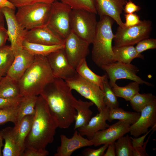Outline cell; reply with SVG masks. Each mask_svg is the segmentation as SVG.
<instances>
[{"label":"cell","instance_id":"681fc988","mask_svg":"<svg viewBox=\"0 0 156 156\" xmlns=\"http://www.w3.org/2000/svg\"><path fill=\"white\" fill-rule=\"evenodd\" d=\"M4 16L1 8L0 7V29L4 28Z\"/></svg>","mask_w":156,"mask_h":156},{"label":"cell","instance_id":"7c38bea8","mask_svg":"<svg viewBox=\"0 0 156 156\" xmlns=\"http://www.w3.org/2000/svg\"><path fill=\"white\" fill-rule=\"evenodd\" d=\"M1 9L7 23L8 39L14 55L23 49V44L27 30L23 28L17 21L15 10L8 7Z\"/></svg>","mask_w":156,"mask_h":156},{"label":"cell","instance_id":"74e56055","mask_svg":"<svg viewBox=\"0 0 156 156\" xmlns=\"http://www.w3.org/2000/svg\"><path fill=\"white\" fill-rule=\"evenodd\" d=\"M23 97L21 96L14 98L0 97V109L18 104Z\"/></svg>","mask_w":156,"mask_h":156},{"label":"cell","instance_id":"f6af8a7d","mask_svg":"<svg viewBox=\"0 0 156 156\" xmlns=\"http://www.w3.org/2000/svg\"><path fill=\"white\" fill-rule=\"evenodd\" d=\"M152 131V129L144 135L141 137L133 138L131 137V142L132 146L135 148L142 146L144 144V140L148 134Z\"/></svg>","mask_w":156,"mask_h":156},{"label":"cell","instance_id":"d590c367","mask_svg":"<svg viewBox=\"0 0 156 156\" xmlns=\"http://www.w3.org/2000/svg\"><path fill=\"white\" fill-rule=\"evenodd\" d=\"M19 105L0 109V125L8 122H12L14 125L16 124Z\"/></svg>","mask_w":156,"mask_h":156},{"label":"cell","instance_id":"60d3db41","mask_svg":"<svg viewBox=\"0 0 156 156\" xmlns=\"http://www.w3.org/2000/svg\"><path fill=\"white\" fill-rule=\"evenodd\" d=\"M125 22L124 23L125 27H129L137 25L141 22L140 17L136 13L125 14Z\"/></svg>","mask_w":156,"mask_h":156},{"label":"cell","instance_id":"30bf717a","mask_svg":"<svg viewBox=\"0 0 156 156\" xmlns=\"http://www.w3.org/2000/svg\"><path fill=\"white\" fill-rule=\"evenodd\" d=\"M101 68L106 73L107 78L109 79V83L111 86L116 83L117 80L121 79L130 80L141 85L153 86L151 83L143 80L136 75L139 70L136 66L131 63L116 62L103 66Z\"/></svg>","mask_w":156,"mask_h":156},{"label":"cell","instance_id":"3957f363","mask_svg":"<svg viewBox=\"0 0 156 156\" xmlns=\"http://www.w3.org/2000/svg\"><path fill=\"white\" fill-rule=\"evenodd\" d=\"M54 78L46 57L35 55L33 62L18 81L20 94L38 96Z\"/></svg>","mask_w":156,"mask_h":156},{"label":"cell","instance_id":"7402d4cb","mask_svg":"<svg viewBox=\"0 0 156 156\" xmlns=\"http://www.w3.org/2000/svg\"><path fill=\"white\" fill-rule=\"evenodd\" d=\"M91 101H84L80 99L77 100L75 108L77 113L75 116L74 130L86 125L90 119L93 114L90 109L94 105Z\"/></svg>","mask_w":156,"mask_h":156},{"label":"cell","instance_id":"7bdbcfd3","mask_svg":"<svg viewBox=\"0 0 156 156\" xmlns=\"http://www.w3.org/2000/svg\"><path fill=\"white\" fill-rule=\"evenodd\" d=\"M141 9L139 5H136L131 0H129L125 4L123 10L126 14H131L138 12Z\"/></svg>","mask_w":156,"mask_h":156},{"label":"cell","instance_id":"f35d334b","mask_svg":"<svg viewBox=\"0 0 156 156\" xmlns=\"http://www.w3.org/2000/svg\"><path fill=\"white\" fill-rule=\"evenodd\" d=\"M16 8L32 4L38 2L52 3L55 1L60 0H8Z\"/></svg>","mask_w":156,"mask_h":156},{"label":"cell","instance_id":"2e32d148","mask_svg":"<svg viewBox=\"0 0 156 156\" xmlns=\"http://www.w3.org/2000/svg\"><path fill=\"white\" fill-rule=\"evenodd\" d=\"M127 0H95V5L100 16L106 15L112 18L119 25L123 28L125 26L122 21L121 14Z\"/></svg>","mask_w":156,"mask_h":156},{"label":"cell","instance_id":"8992f818","mask_svg":"<svg viewBox=\"0 0 156 156\" xmlns=\"http://www.w3.org/2000/svg\"><path fill=\"white\" fill-rule=\"evenodd\" d=\"M96 14L83 10L72 9L70 16L71 30L78 36L92 44L98 21Z\"/></svg>","mask_w":156,"mask_h":156},{"label":"cell","instance_id":"ba28073f","mask_svg":"<svg viewBox=\"0 0 156 156\" xmlns=\"http://www.w3.org/2000/svg\"><path fill=\"white\" fill-rule=\"evenodd\" d=\"M72 10L70 6L60 1L51 4L47 26L64 40L71 31L70 16Z\"/></svg>","mask_w":156,"mask_h":156},{"label":"cell","instance_id":"484cf974","mask_svg":"<svg viewBox=\"0 0 156 156\" xmlns=\"http://www.w3.org/2000/svg\"><path fill=\"white\" fill-rule=\"evenodd\" d=\"M64 44L47 45L33 43L25 40L23 44V48L31 54L46 56L51 53L64 48Z\"/></svg>","mask_w":156,"mask_h":156},{"label":"cell","instance_id":"277c9868","mask_svg":"<svg viewBox=\"0 0 156 156\" xmlns=\"http://www.w3.org/2000/svg\"><path fill=\"white\" fill-rule=\"evenodd\" d=\"M114 21L112 18L106 15L100 16L98 21L92 43L91 57L93 62L100 68L116 62L112 46V41L114 37L112 26Z\"/></svg>","mask_w":156,"mask_h":156},{"label":"cell","instance_id":"9c48e42d","mask_svg":"<svg viewBox=\"0 0 156 156\" xmlns=\"http://www.w3.org/2000/svg\"><path fill=\"white\" fill-rule=\"evenodd\" d=\"M65 81L72 90L76 91L92 102L99 112L106 108L103 92L99 86L83 79L78 74Z\"/></svg>","mask_w":156,"mask_h":156},{"label":"cell","instance_id":"ab89813d","mask_svg":"<svg viewBox=\"0 0 156 156\" xmlns=\"http://www.w3.org/2000/svg\"><path fill=\"white\" fill-rule=\"evenodd\" d=\"M109 144L104 145L97 149L88 148L84 149L82 153L84 156H103Z\"/></svg>","mask_w":156,"mask_h":156},{"label":"cell","instance_id":"4316f807","mask_svg":"<svg viewBox=\"0 0 156 156\" xmlns=\"http://www.w3.org/2000/svg\"><path fill=\"white\" fill-rule=\"evenodd\" d=\"M21 96L18 81L6 75L0 80V97L14 98Z\"/></svg>","mask_w":156,"mask_h":156},{"label":"cell","instance_id":"7dc6e473","mask_svg":"<svg viewBox=\"0 0 156 156\" xmlns=\"http://www.w3.org/2000/svg\"><path fill=\"white\" fill-rule=\"evenodd\" d=\"M106 152L104 153L103 156H115V149L114 143L108 144Z\"/></svg>","mask_w":156,"mask_h":156},{"label":"cell","instance_id":"44dd1931","mask_svg":"<svg viewBox=\"0 0 156 156\" xmlns=\"http://www.w3.org/2000/svg\"><path fill=\"white\" fill-rule=\"evenodd\" d=\"M34 115L25 116L18 125L13 127V135L21 156L25 149V141L30 130Z\"/></svg>","mask_w":156,"mask_h":156},{"label":"cell","instance_id":"d4e9b609","mask_svg":"<svg viewBox=\"0 0 156 156\" xmlns=\"http://www.w3.org/2000/svg\"><path fill=\"white\" fill-rule=\"evenodd\" d=\"M1 131L3 138L5 140L2 156H21L13 135V127H7Z\"/></svg>","mask_w":156,"mask_h":156},{"label":"cell","instance_id":"1f68e13d","mask_svg":"<svg viewBox=\"0 0 156 156\" xmlns=\"http://www.w3.org/2000/svg\"><path fill=\"white\" fill-rule=\"evenodd\" d=\"M116 156H133V147L131 137L123 136L114 142Z\"/></svg>","mask_w":156,"mask_h":156},{"label":"cell","instance_id":"cb8c5ba5","mask_svg":"<svg viewBox=\"0 0 156 156\" xmlns=\"http://www.w3.org/2000/svg\"><path fill=\"white\" fill-rule=\"evenodd\" d=\"M75 69L77 73L83 79L95 84L103 89V82L107 77L106 75L100 76L93 72L89 67L86 58L80 62Z\"/></svg>","mask_w":156,"mask_h":156},{"label":"cell","instance_id":"836d02e7","mask_svg":"<svg viewBox=\"0 0 156 156\" xmlns=\"http://www.w3.org/2000/svg\"><path fill=\"white\" fill-rule=\"evenodd\" d=\"M102 90L103 94L104 102L106 106L110 109L119 107V103L117 97L112 89L107 77L103 82Z\"/></svg>","mask_w":156,"mask_h":156},{"label":"cell","instance_id":"bcb514c9","mask_svg":"<svg viewBox=\"0 0 156 156\" xmlns=\"http://www.w3.org/2000/svg\"><path fill=\"white\" fill-rule=\"evenodd\" d=\"M8 39L7 30L5 27L0 29V48L5 45L6 42Z\"/></svg>","mask_w":156,"mask_h":156},{"label":"cell","instance_id":"f1b7e54d","mask_svg":"<svg viewBox=\"0 0 156 156\" xmlns=\"http://www.w3.org/2000/svg\"><path fill=\"white\" fill-rule=\"evenodd\" d=\"M140 115V113L127 111L118 107L110 109L107 120L111 122L114 120L117 119L132 125L138 121Z\"/></svg>","mask_w":156,"mask_h":156},{"label":"cell","instance_id":"52a82bcc","mask_svg":"<svg viewBox=\"0 0 156 156\" xmlns=\"http://www.w3.org/2000/svg\"><path fill=\"white\" fill-rule=\"evenodd\" d=\"M152 23L145 20L136 25L123 28L119 26L114 34V46L134 45L142 40L150 38Z\"/></svg>","mask_w":156,"mask_h":156},{"label":"cell","instance_id":"9a60e30c","mask_svg":"<svg viewBox=\"0 0 156 156\" xmlns=\"http://www.w3.org/2000/svg\"><path fill=\"white\" fill-rule=\"evenodd\" d=\"M156 125V99L152 100L142 110L138 121L131 125L129 132L137 138L148 131V129Z\"/></svg>","mask_w":156,"mask_h":156},{"label":"cell","instance_id":"8d00e7d4","mask_svg":"<svg viewBox=\"0 0 156 156\" xmlns=\"http://www.w3.org/2000/svg\"><path fill=\"white\" fill-rule=\"evenodd\" d=\"M136 44L135 47L137 52L138 54H141L147 50L156 49V39L147 38L142 40Z\"/></svg>","mask_w":156,"mask_h":156},{"label":"cell","instance_id":"816d5d0a","mask_svg":"<svg viewBox=\"0 0 156 156\" xmlns=\"http://www.w3.org/2000/svg\"><path fill=\"white\" fill-rule=\"evenodd\" d=\"M2 77L0 75V80H1Z\"/></svg>","mask_w":156,"mask_h":156},{"label":"cell","instance_id":"603a6c76","mask_svg":"<svg viewBox=\"0 0 156 156\" xmlns=\"http://www.w3.org/2000/svg\"><path fill=\"white\" fill-rule=\"evenodd\" d=\"M113 51L116 62L125 64H130L135 58L144 59L141 54H138L133 45L112 47Z\"/></svg>","mask_w":156,"mask_h":156},{"label":"cell","instance_id":"e575fe53","mask_svg":"<svg viewBox=\"0 0 156 156\" xmlns=\"http://www.w3.org/2000/svg\"><path fill=\"white\" fill-rule=\"evenodd\" d=\"M72 9L83 10L97 14L95 0H60Z\"/></svg>","mask_w":156,"mask_h":156},{"label":"cell","instance_id":"ac0fdd59","mask_svg":"<svg viewBox=\"0 0 156 156\" xmlns=\"http://www.w3.org/2000/svg\"><path fill=\"white\" fill-rule=\"evenodd\" d=\"M25 40L30 42L47 45L64 43V40L47 26L27 30Z\"/></svg>","mask_w":156,"mask_h":156},{"label":"cell","instance_id":"f907efd6","mask_svg":"<svg viewBox=\"0 0 156 156\" xmlns=\"http://www.w3.org/2000/svg\"><path fill=\"white\" fill-rule=\"evenodd\" d=\"M3 140L2 131L1 130H0V156H2V153L1 149L3 145Z\"/></svg>","mask_w":156,"mask_h":156},{"label":"cell","instance_id":"5bb4252c","mask_svg":"<svg viewBox=\"0 0 156 156\" xmlns=\"http://www.w3.org/2000/svg\"><path fill=\"white\" fill-rule=\"evenodd\" d=\"M131 125L127 122L119 120L107 128L97 132L91 140L95 146L114 143L129 132Z\"/></svg>","mask_w":156,"mask_h":156},{"label":"cell","instance_id":"83f0119b","mask_svg":"<svg viewBox=\"0 0 156 156\" xmlns=\"http://www.w3.org/2000/svg\"><path fill=\"white\" fill-rule=\"evenodd\" d=\"M38 96H23L19 103L16 122L14 125H18L25 116L35 114V106Z\"/></svg>","mask_w":156,"mask_h":156},{"label":"cell","instance_id":"c3c4849f","mask_svg":"<svg viewBox=\"0 0 156 156\" xmlns=\"http://www.w3.org/2000/svg\"><path fill=\"white\" fill-rule=\"evenodd\" d=\"M0 7H8L14 10L16 9V8L8 0H0Z\"/></svg>","mask_w":156,"mask_h":156},{"label":"cell","instance_id":"d6a6232c","mask_svg":"<svg viewBox=\"0 0 156 156\" xmlns=\"http://www.w3.org/2000/svg\"><path fill=\"white\" fill-rule=\"evenodd\" d=\"M155 99L156 96L152 93L140 94L138 92L132 97L129 102L133 110L140 113L146 106Z\"/></svg>","mask_w":156,"mask_h":156},{"label":"cell","instance_id":"ffe728a7","mask_svg":"<svg viewBox=\"0 0 156 156\" xmlns=\"http://www.w3.org/2000/svg\"><path fill=\"white\" fill-rule=\"evenodd\" d=\"M110 108H106L99 112L94 116L91 118L86 125L77 129L79 133L82 136H86L87 138L91 140L97 132L108 127L109 125L107 123Z\"/></svg>","mask_w":156,"mask_h":156},{"label":"cell","instance_id":"7a4b0ae2","mask_svg":"<svg viewBox=\"0 0 156 156\" xmlns=\"http://www.w3.org/2000/svg\"><path fill=\"white\" fill-rule=\"evenodd\" d=\"M35 109L31 128L25 141V148L45 150L53 142L58 125L41 95L38 96Z\"/></svg>","mask_w":156,"mask_h":156},{"label":"cell","instance_id":"f546056e","mask_svg":"<svg viewBox=\"0 0 156 156\" xmlns=\"http://www.w3.org/2000/svg\"><path fill=\"white\" fill-rule=\"evenodd\" d=\"M140 85L138 82L134 81L123 87L119 86L116 83L111 87L117 97H121L127 101H129L135 94L140 91Z\"/></svg>","mask_w":156,"mask_h":156},{"label":"cell","instance_id":"6da1fadb","mask_svg":"<svg viewBox=\"0 0 156 156\" xmlns=\"http://www.w3.org/2000/svg\"><path fill=\"white\" fill-rule=\"evenodd\" d=\"M72 91L65 81L54 78L40 94L46 101L58 127L61 129L69 127L77 113L75 108L77 99Z\"/></svg>","mask_w":156,"mask_h":156},{"label":"cell","instance_id":"8fae6325","mask_svg":"<svg viewBox=\"0 0 156 156\" xmlns=\"http://www.w3.org/2000/svg\"><path fill=\"white\" fill-rule=\"evenodd\" d=\"M64 49L71 66L76 69L80 62L89 53L90 44L72 30L64 40Z\"/></svg>","mask_w":156,"mask_h":156},{"label":"cell","instance_id":"b9f144b4","mask_svg":"<svg viewBox=\"0 0 156 156\" xmlns=\"http://www.w3.org/2000/svg\"><path fill=\"white\" fill-rule=\"evenodd\" d=\"M49 152L47 150H39L31 148H25L21 156H46Z\"/></svg>","mask_w":156,"mask_h":156},{"label":"cell","instance_id":"ee69618b","mask_svg":"<svg viewBox=\"0 0 156 156\" xmlns=\"http://www.w3.org/2000/svg\"><path fill=\"white\" fill-rule=\"evenodd\" d=\"M153 133L152 132L151 134L148 136V138L145 142L144 145L135 148H133V156H148L146 151V147L148 141L150 137Z\"/></svg>","mask_w":156,"mask_h":156},{"label":"cell","instance_id":"e0dca14e","mask_svg":"<svg viewBox=\"0 0 156 156\" xmlns=\"http://www.w3.org/2000/svg\"><path fill=\"white\" fill-rule=\"evenodd\" d=\"M60 138L61 144L57 147L55 156H70L78 149L93 145L91 140L84 138L77 129L71 138H68L62 134Z\"/></svg>","mask_w":156,"mask_h":156},{"label":"cell","instance_id":"4dcf8cb0","mask_svg":"<svg viewBox=\"0 0 156 156\" xmlns=\"http://www.w3.org/2000/svg\"><path fill=\"white\" fill-rule=\"evenodd\" d=\"M14 58L10 45H5L0 48V75L5 76Z\"/></svg>","mask_w":156,"mask_h":156},{"label":"cell","instance_id":"4fadbf2b","mask_svg":"<svg viewBox=\"0 0 156 156\" xmlns=\"http://www.w3.org/2000/svg\"><path fill=\"white\" fill-rule=\"evenodd\" d=\"M46 57L55 78L66 81L77 74L75 69L69 62L64 48L55 51Z\"/></svg>","mask_w":156,"mask_h":156},{"label":"cell","instance_id":"5b68a950","mask_svg":"<svg viewBox=\"0 0 156 156\" xmlns=\"http://www.w3.org/2000/svg\"><path fill=\"white\" fill-rule=\"evenodd\" d=\"M51 4L38 2L18 7L15 13L16 19L27 30L47 26Z\"/></svg>","mask_w":156,"mask_h":156},{"label":"cell","instance_id":"d6986e66","mask_svg":"<svg viewBox=\"0 0 156 156\" xmlns=\"http://www.w3.org/2000/svg\"><path fill=\"white\" fill-rule=\"evenodd\" d=\"M34 55L23 49L14 54V58L6 75L18 81L33 62Z\"/></svg>","mask_w":156,"mask_h":156}]
</instances>
